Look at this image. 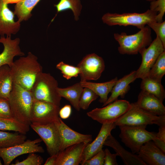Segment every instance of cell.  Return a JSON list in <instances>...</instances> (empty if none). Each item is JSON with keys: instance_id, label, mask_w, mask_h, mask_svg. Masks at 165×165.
<instances>
[{"instance_id": "obj_40", "label": "cell", "mask_w": 165, "mask_h": 165, "mask_svg": "<svg viewBox=\"0 0 165 165\" xmlns=\"http://www.w3.org/2000/svg\"><path fill=\"white\" fill-rule=\"evenodd\" d=\"M71 112V106L69 105H66L60 109L59 112V115L61 118L66 119L70 117Z\"/></svg>"}, {"instance_id": "obj_41", "label": "cell", "mask_w": 165, "mask_h": 165, "mask_svg": "<svg viewBox=\"0 0 165 165\" xmlns=\"http://www.w3.org/2000/svg\"><path fill=\"white\" fill-rule=\"evenodd\" d=\"M152 141L159 148L165 153V141L159 139L156 136Z\"/></svg>"}, {"instance_id": "obj_42", "label": "cell", "mask_w": 165, "mask_h": 165, "mask_svg": "<svg viewBox=\"0 0 165 165\" xmlns=\"http://www.w3.org/2000/svg\"><path fill=\"white\" fill-rule=\"evenodd\" d=\"M156 135L159 139L165 141V126L159 127V131L156 133Z\"/></svg>"}, {"instance_id": "obj_21", "label": "cell", "mask_w": 165, "mask_h": 165, "mask_svg": "<svg viewBox=\"0 0 165 165\" xmlns=\"http://www.w3.org/2000/svg\"><path fill=\"white\" fill-rule=\"evenodd\" d=\"M104 145L109 146L116 152L121 159L124 165H146L138 155L129 152L121 146L118 141L110 134L107 138Z\"/></svg>"}, {"instance_id": "obj_45", "label": "cell", "mask_w": 165, "mask_h": 165, "mask_svg": "<svg viewBox=\"0 0 165 165\" xmlns=\"http://www.w3.org/2000/svg\"><path fill=\"white\" fill-rule=\"evenodd\" d=\"M146 1H149V2H151V1H154V0H146Z\"/></svg>"}, {"instance_id": "obj_9", "label": "cell", "mask_w": 165, "mask_h": 165, "mask_svg": "<svg viewBox=\"0 0 165 165\" xmlns=\"http://www.w3.org/2000/svg\"><path fill=\"white\" fill-rule=\"evenodd\" d=\"M30 126L45 143L50 156L57 154L59 152L61 138L56 123L46 124L31 123Z\"/></svg>"}, {"instance_id": "obj_33", "label": "cell", "mask_w": 165, "mask_h": 165, "mask_svg": "<svg viewBox=\"0 0 165 165\" xmlns=\"http://www.w3.org/2000/svg\"><path fill=\"white\" fill-rule=\"evenodd\" d=\"M56 68L61 72L63 76L67 79L73 77H76L80 73V69L77 66H74L61 61L57 64Z\"/></svg>"}, {"instance_id": "obj_2", "label": "cell", "mask_w": 165, "mask_h": 165, "mask_svg": "<svg viewBox=\"0 0 165 165\" xmlns=\"http://www.w3.org/2000/svg\"><path fill=\"white\" fill-rule=\"evenodd\" d=\"M8 99L13 117L30 125V115L34 101L31 91L13 83Z\"/></svg>"}, {"instance_id": "obj_38", "label": "cell", "mask_w": 165, "mask_h": 165, "mask_svg": "<svg viewBox=\"0 0 165 165\" xmlns=\"http://www.w3.org/2000/svg\"><path fill=\"white\" fill-rule=\"evenodd\" d=\"M105 152L102 149L90 159L86 160L83 165H103Z\"/></svg>"}, {"instance_id": "obj_36", "label": "cell", "mask_w": 165, "mask_h": 165, "mask_svg": "<svg viewBox=\"0 0 165 165\" xmlns=\"http://www.w3.org/2000/svg\"><path fill=\"white\" fill-rule=\"evenodd\" d=\"M35 153H30L28 157L20 162L16 161L12 165H41L43 162V158Z\"/></svg>"}, {"instance_id": "obj_1", "label": "cell", "mask_w": 165, "mask_h": 165, "mask_svg": "<svg viewBox=\"0 0 165 165\" xmlns=\"http://www.w3.org/2000/svg\"><path fill=\"white\" fill-rule=\"evenodd\" d=\"M13 83L31 91L42 68L37 57L29 52L25 57L14 61L10 67Z\"/></svg>"}, {"instance_id": "obj_37", "label": "cell", "mask_w": 165, "mask_h": 165, "mask_svg": "<svg viewBox=\"0 0 165 165\" xmlns=\"http://www.w3.org/2000/svg\"><path fill=\"white\" fill-rule=\"evenodd\" d=\"M0 118H14L8 99L1 97H0Z\"/></svg>"}, {"instance_id": "obj_18", "label": "cell", "mask_w": 165, "mask_h": 165, "mask_svg": "<svg viewBox=\"0 0 165 165\" xmlns=\"http://www.w3.org/2000/svg\"><path fill=\"white\" fill-rule=\"evenodd\" d=\"M89 143L81 142L70 146L57 154L55 165H78L84 148Z\"/></svg>"}, {"instance_id": "obj_25", "label": "cell", "mask_w": 165, "mask_h": 165, "mask_svg": "<svg viewBox=\"0 0 165 165\" xmlns=\"http://www.w3.org/2000/svg\"><path fill=\"white\" fill-rule=\"evenodd\" d=\"M13 84L10 67L7 65L0 67V97L8 99Z\"/></svg>"}, {"instance_id": "obj_44", "label": "cell", "mask_w": 165, "mask_h": 165, "mask_svg": "<svg viewBox=\"0 0 165 165\" xmlns=\"http://www.w3.org/2000/svg\"><path fill=\"white\" fill-rule=\"evenodd\" d=\"M3 2L6 4L16 3L19 2L22 0H2Z\"/></svg>"}, {"instance_id": "obj_17", "label": "cell", "mask_w": 165, "mask_h": 165, "mask_svg": "<svg viewBox=\"0 0 165 165\" xmlns=\"http://www.w3.org/2000/svg\"><path fill=\"white\" fill-rule=\"evenodd\" d=\"M13 12L8 7V4L0 0V35L11 36L16 34L20 30V23L14 20Z\"/></svg>"}, {"instance_id": "obj_3", "label": "cell", "mask_w": 165, "mask_h": 165, "mask_svg": "<svg viewBox=\"0 0 165 165\" xmlns=\"http://www.w3.org/2000/svg\"><path fill=\"white\" fill-rule=\"evenodd\" d=\"M114 36L119 45L118 51L122 54H137L152 41L151 28L147 25L133 35H128L123 32L115 33Z\"/></svg>"}, {"instance_id": "obj_26", "label": "cell", "mask_w": 165, "mask_h": 165, "mask_svg": "<svg viewBox=\"0 0 165 165\" xmlns=\"http://www.w3.org/2000/svg\"><path fill=\"white\" fill-rule=\"evenodd\" d=\"M41 0H22L16 4L13 12L20 22L28 20L32 16L31 12Z\"/></svg>"}, {"instance_id": "obj_6", "label": "cell", "mask_w": 165, "mask_h": 165, "mask_svg": "<svg viewBox=\"0 0 165 165\" xmlns=\"http://www.w3.org/2000/svg\"><path fill=\"white\" fill-rule=\"evenodd\" d=\"M119 137L126 146L134 154L138 153L141 146L156 137V133L146 130L147 126L121 125Z\"/></svg>"}, {"instance_id": "obj_12", "label": "cell", "mask_w": 165, "mask_h": 165, "mask_svg": "<svg viewBox=\"0 0 165 165\" xmlns=\"http://www.w3.org/2000/svg\"><path fill=\"white\" fill-rule=\"evenodd\" d=\"M77 66L80 69L81 81L96 80L101 76L105 69L104 60L95 53L85 56Z\"/></svg>"}, {"instance_id": "obj_14", "label": "cell", "mask_w": 165, "mask_h": 165, "mask_svg": "<svg viewBox=\"0 0 165 165\" xmlns=\"http://www.w3.org/2000/svg\"><path fill=\"white\" fill-rule=\"evenodd\" d=\"M61 138L60 151L76 144L85 142L89 143L92 140V135L79 133L71 129L60 117L59 121L56 123Z\"/></svg>"}, {"instance_id": "obj_11", "label": "cell", "mask_w": 165, "mask_h": 165, "mask_svg": "<svg viewBox=\"0 0 165 165\" xmlns=\"http://www.w3.org/2000/svg\"><path fill=\"white\" fill-rule=\"evenodd\" d=\"M60 107L48 102L34 100L31 111V123L46 124L59 121Z\"/></svg>"}, {"instance_id": "obj_28", "label": "cell", "mask_w": 165, "mask_h": 165, "mask_svg": "<svg viewBox=\"0 0 165 165\" xmlns=\"http://www.w3.org/2000/svg\"><path fill=\"white\" fill-rule=\"evenodd\" d=\"M29 126L14 118H0V130L13 131L25 135L29 130Z\"/></svg>"}, {"instance_id": "obj_23", "label": "cell", "mask_w": 165, "mask_h": 165, "mask_svg": "<svg viewBox=\"0 0 165 165\" xmlns=\"http://www.w3.org/2000/svg\"><path fill=\"white\" fill-rule=\"evenodd\" d=\"M118 79L116 77L108 81L102 83L86 81H80V82L82 87L89 88L98 95L100 97L99 102L104 104L107 101L108 94L111 92Z\"/></svg>"}, {"instance_id": "obj_43", "label": "cell", "mask_w": 165, "mask_h": 165, "mask_svg": "<svg viewBox=\"0 0 165 165\" xmlns=\"http://www.w3.org/2000/svg\"><path fill=\"white\" fill-rule=\"evenodd\" d=\"M57 154L53 155L48 158L45 163L44 165H55L57 158Z\"/></svg>"}, {"instance_id": "obj_19", "label": "cell", "mask_w": 165, "mask_h": 165, "mask_svg": "<svg viewBox=\"0 0 165 165\" xmlns=\"http://www.w3.org/2000/svg\"><path fill=\"white\" fill-rule=\"evenodd\" d=\"M137 153L138 157L146 165H165V153L152 140L143 145Z\"/></svg>"}, {"instance_id": "obj_20", "label": "cell", "mask_w": 165, "mask_h": 165, "mask_svg": "<svg viewBox=\"0 0 165 165\" xmlns=\"http://www.w3.org/2000/svg\"><path fill=\"white\" fill-rule=\"evenodd\" d=\"M135 103L146 111L157 116H165V107L163 102L152 94L141 90Z\"/></svg>"}, {"instance_id": "obj_10", "label": "cell", "mask_w": 165, "mask_h": 165, "mask_svg": "<svg viewBox=\"0 0 165 165\" xmlns=\"http://www.w3.org/2000/svg\"><path fill=\"white\" fill-rule=\"evenodd\" d=\"M162 42L156 35L149 46L144 48L139 52L142 57V61L138 69L136 71L137 79H143L148 76L149 72L158 57L164 51Z\"/></svg>"}, {"instance_id": "obj_7", "label": "cell", "mask_w": 165, "mask_h": 165, "mask_svg": "<svg viewBox=\"0 0 165 165\" xmlns=\"http://www.w3.org/2000/svg\"><path fill=\"white\" fill-rule=\"evenodd\" d=\"M130 109L114 123L116 126L121 125L147 126L156 124L165 126V116H159L146 111L131 103Z\"/></svg>"}, {"instance_id": "obj_5", "label": "cell", "mask_w": 165, "mask_h": 165, "mask_svg": "<svg viewBox=\"0 0 165 165\" xmlns=\"http://www.w3.org/2000/svg\"><path fill=\"white\" fill-rule=\"evenodd\" d=\"M157 14L156 12L150 9L142 13H107L103 15L102 20L104 23L110 26L131 25L140 29L149 23L156 21Z\"/></svg>"}, {"instance_id": "obj_16", "label": "cell", "mask_w": 165, "mask_h": 165, "mask_svg": "<svg viewBox=\"0 0 165 165\" xmlns=\"http://www.w3.org/2000/svg\"><path fill=\"white\" fill-rule=\"evenodd\" d=\"M20 40L18 38L12 39L11 36H1L0 43L4 46L2 52L0 53V67L7 65L11 67L12 65L14 57L17 56H22L24 54L19 46Z\"/></svg>"}, {"instance_id": "obj_39", "label": "cell", "mask_w": 165, "mask_h": 165, "mask_svg": "<svg viewBox=\"0 0 165 165\" xmlns=\"http://www.w3.org/2000/svg\"><path fill=\"white\" fill-rule=\"evenodd\" d=\"M104 151L105 157L104 165H117L116 160L117 154H112L108 148H106Z\"/></svg>"}, {"instance_id": "obj_15", "label": "cell", "mask_w": 165, "mask_h": 165, "mask_svg": "<svg viewBox=\"0 0 165 165\" xmlns=\"http://www.w3.org/2000/svg\"><path fill=\"white\" fill-rule=\"evenodd\" d=\"M116 126L114 123L102 124L100 131L96 138L92 142L88 143L84 149L82 158L80 164L91 158L102 149L104 142L107 137L111 134V131Z\"/></svg>"}, {"instance_id": "obj_31", "label": "cell", "mask_w": 165, "mask_h": 165, "mask_svg": "<svg viewBox=\"0 0 165 165\" xmlns=\"http://www.w3.org/2000/svg\"><path fill=\"white\" fill-rule=\"evenodd\" d=\"M165 74V51H164L158 57L150 70L147 77L161 81Z\"/></svg>"}, {"instance_id": "obj_46", "label": "cell", "mask_w": 165, "mask_h": 165, "mask_svg": "<svg viewBox=\"0 0 165 165\" xmlns=\"http://www.w3.org/2000/svg\"><path fill=\"white\" fill-rule=\"evenodd\" d=\"M2 163L1 162V161L0 160V165H2Z\"/></svg>"}, {"instance_id": "obj_24", "label": "cell", "mask_w": 165, "mask_h": 165, "mask_svg": "<svg viewBox=\"0 0 165 165\" xmlns=\"http://www.w3.org/2000/svg\"><path fill=\"white\" fill-rule=\"evenodd\" d=\"M83 88L80 82L67 87H58L57 92L60 97L68 101L76 110L79 111V102Z\"/></svg>"}, {"instance_id": "obj_35", "label": "cell", "mask_w": 165, "mask_h": 165, "mask_svg": "<svg viewBox=\"0 0 165 165\" xmlns=\"http://www.w3.org/2000/svg\"><path fill=\"white\" fill-rule=\"evenodd\" d=\"M147 25L155 32L165 47V21H153L149 23Z\"/></svg>"}, {"instance_id": "obj_13", "label": "cell", "mask_w": 165, "mask_h": 165, "mask_svg": "<svg viewBox=\"0 0 165 165\" xmlns=\"http://www.w3.org/2000/svg\"><path fill=\"white\" fill-rule=\"evenodd\" d=\"M41 138L33 140H28L24 142L12 147L0 148V157L5 165H9L17 156L32 153H43L44 150L40 145Z\"/></svg>"}, {"instance_id": "obj_8", "label": "cell", "mask_w": 165, "mask_h": 165, "mask_svg": "<svg viewBox=\"0 0 165 165\" xmlns=\"http://www.w3.org/2000/svg\"><path fill=\"white\" fill-rule=\"evenodd\" d=\"M105 106L95 108L87 115L102 124L114 123L130 109L131 104L127 100L117 99Z\"/></svg>"}, {"instance_id": "obj_30", "label": "cell", "mask_w": 165, "mask_h": 165, "mask_svg": "<svg viewBox=\"0 0 165 165\" xmlns=\"http://www.w3.org/2000/svg\"><path fill=\"white\" fill-rule=\"evenodd\" d=\"M54 6L57 9V13L52 21L58 13L68 9L72 11L75 20H79L82 8L81 0H60L57 4L54 5Z\"/></svg>"}, {"instance_id": "obj_34", "label": "cell", "mask_w": 165, "mask_h": 165, "mask_svg": "<svg viewBox=\"0 0 165 165\" xmlns=\"http://www.w3.org/2000/svg\"><path fill=\"white\" fill-rule=\"evenodd\" d=\"M149 9L157 13L156 18L157 22H162L165 12V0H155L151 2Z\"/></svg>"}, {"instance_id": "obj_22", "label": "cell", "mask_w": 165, "mask_h": 165, "mask_svg": "<svg viewBox=\"0 0 165 165\" xmlns=\"http://www.w3.org/2000/svg\"><path fill=\"white\" fill-rule=\"evenodd\" d=\"M136 79V71H134L121 79H118L111 92L110 96L108 98L107 101L103 104L102 107L117 100L119 96L124 98L130 89V84Z\"/></svg>"}, {"instance_id": "obj_32", "label": "cell", "mask_w": 165, "mask_h": 165, "mask_svg": "<svg viewBox=\"0 0 165 165\" xmlns=\"http://www.w3.org/2000/svg\"><path fill=\"white\" fill-rule=\"evenodd\" d=\"M98 97L91 89L84 87L79 102V108L83 110L87 109L90 104Z\"/></svg>"}, {"instance_id": "obj_29", "label": "cell", "mask_w": 165, "mask_h": 165, "mask_svg": "<svg viewBox=\"0 0 165 165\" xmlns=\"http://www.w3.org/2000/svg\"><path fill=\"white\" fill-rule=\"evenodd\" d=\"M26 136L18 132L11 133L0 130V148L12 147L25 141Z\"/></svg>"}, {"instance_id": "obj_27", "label": "cell", "mask_w": 165, "mask_h": 165, "mask_svg": "<svg viewBox=\"0 0 165 165\" xmlns=\"http://www.w3.org/2000/svg\"><path fill=\"white\" fill-rule=\"evenodd\" d=\"M142 79L140 86L141 90L154 95L163 102L165 98V91L161 81L148 77Z\"/></svg>"}, {"instance_id": "obj_4", "label": "cell", "mask_w": 165, "mask_h": 165, "mask_svg": "<svg viewBox=\"0 0 165 165\" xmlns=\"http://www.w3.org/2000/svg\"><path fill=\"white\" fill-rule=\"evenodd\" d=\"M58 87L57 81L50 74L42 72L31 90L34 100L49 102L60 107L61 97L57 92Z\"/></svg>"}]
</instances>
